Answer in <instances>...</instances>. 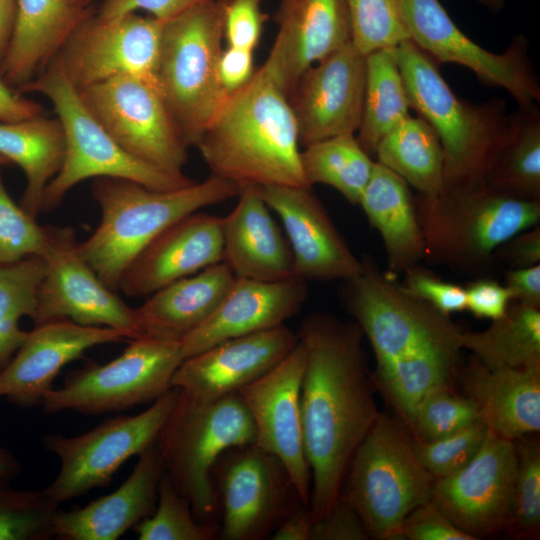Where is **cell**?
I'll return each instance as SVG.
<instances>
[{
	"instance_id": "obj_38",
	"label": "cell",
	"mask_w": 540,
	"mask_h": 540,
	"mask_svg": "<svg viewBox=\"0 0 540 540\" xmlns=\"http://www.w3.org/2000/svg\"><path fill=\"white\" fill-rule=\"evenodd\" d=\"M300 161L310 187L331 186L352 205H358L375 164L352 133L305 146Z\"/></svg>"
},
{
	"instance_id": "obj_62",
	"label": "cell",
	"mask_w": 540,
	"mask_h": 540,
	"mask_svg": "<svg viewBox=\"0 0 540 540\" xmlns=\"http://www.w3.org/2000/svg\"><path fill=\"white\" fill-rule=\"evenodd\" d=\"M10 164H11V162L7 158L0 155V167L1 168L9 166Z\"/></svg>"
},
{
	"instance_id": "obj_31",
	"label": "cell",
	"mask_w": 540,
	"mask_h": 540,
	"mask_svg": "<svg viewBox=\"0 0 540 540\" xmlns=\"http://www.w3.org/2000/svg\"><path fill=\"white\" fill-rule=\"evenodd\" d=\"M235 279L221 261L160 288L135 308L141 335L181 342L214 313Z\"/></svg>"
},
{
	"instance_id": "obj_61",
	"label": "cell",
	"mask_w": 540,
	"mask_h": 540,
	"mask_svg": "<svg viewBox=\"0 0 540 540\" xmlns=\"http://www.w3.org/2000/svg\"><path fill=\"white\" fill-rule=\"evenodd\" d=\"M94 0H70L72 5L77 8L85 9L86 6Z\"/></svg>"
},
{
	"instance_id": "obj_40",
	"label": "cell",
	"mask_w": 540,
	"mask_h": 540,
	"mask_svg": "<svg viewBox=\"0 0 540 540\" xmlns=\"http://www.w3.org/2000/svg\"><path fill=\"white\" fill-rule=\"evenodd\" d=\"M351 43L363 55L410 40L404 0H346Z\"/></svg>"
},
{
	"instance_id": "obj_59",
	"label": "cell",
	"mask_w": 540,
	"mask_h": 540,
	"mask_svg": "<svg viewBox=\"0 0 540 540\" xmlns=\"http://www.w3.org/2000/svg\"><path fill=\"white\" fill-rule=\"evenodd\" d=\"M22 472L19 459L7 448L0 445V482H11Z\"/></svg>"
},
{
	"instance_id": "obj_33",
	"label": "cell",
	"mask_w": 540,
	"mask_h": 540,
	"mask_svg": "<svg viewBox=\"0 0 540 540\" xmlns=\"http://www.w3.org/2000/svg\"><path fill=\"white\" fill-rule=\"evenodd\" d=\"M65 137L58 118L39 116L18 122H0V155L18 165L26 179L20 206L37 217L43 193L61 168Z\"/></svg>"
},
{
	"instance_id": "obj_17",
	"label": "cell",
	"mask_w": 540,
	"mask_h": 540,
	"mask_svg": "<svg viewBox=\"0 0 540 540\" xmlns=\"http://www.w3.org/2000/svg\"><path fill=\"white\" fill-rule=\"evenodd\" d=\"M217 463L221 539H264L303 504L282 462L255 444L230 448Z\"/></svg>"
},
{
	"instance_id": "obj_9",
	"label": "cell",
	"mask_w": 540,
	"mask_h": 540,
	"mask_svg": "<svg viewBox=\"0 0 540 540\" xmlns=\"http://www.w3.org/2000/svg\"><path fill=\"white\" fill-rule=\"evenodd\" d=\"M19 92L46 96L64 131V159L44 190L41 212L57 209L74 186L89 178L126 179L155 190H174L195 182L184 173L164 171L126 152L90 113L77 89L53 62Z\"/></svg>"
},
{
	"instance_id": "obj_36",
	"label": "cell",
	"mask_w": 540,
	"mask_h": 540,
	"mask_svg": "<svg viewBox=\"0 0 540 540\" xmlns=\"http://www.w3.org/2000/svg\"><path fill=\"white\" fill-rule=\"evenodd\" d=\"M409 109L396 47L366 55L363 116L356 137L361 147L374 155L379 142L410 115Z\"/></svg>"
},
{
	"instance_id": "obj_6",
	"label": "cell",
	"mask_w": 540,
	"mask_h": 540,
	"mask_svg": "<svg viewBox=\"0 0 540 540\" xmlns=\"http://www.w3.org/2000/svg\"><path fill=\"white\" fill-rule=\"evenodd\" d=\"M415 207L424 260L467 275L489 271L502 243L540 224V200L509 196L486 183L419 194Z\"/></svg>"
},
{
	"instance_id": "obj_25",
	"label": "cell",
	"mask_w": 540,
	"mask_h": 540,
	"mask_svg": "<svg viewBox=\"0 0 540 540\" xmlns=\"http://www.w3.org/2000/svg\"><path fill=\"white\" fill-rule=\"evenodd\" d=\"M223 261L222 217L196 211L159 233L121 277L119 291L131 298Z\"/></svg>"
},
{
	"instance_id": "obj_4",
	"label": "cell",
	"mask_w": 540,
	"mask_h": 540,
	"mask_svg": "<svg viewBox=\"0 0 540 540\" xmlns=\"http://www.w3.org/2000/svg\"><path fill=\"white\" fill-rule=\"evenodd\" d=\"M239 191L237 185L214 175L174 190H155L120 178H94L91 193L101 219L85 241L77 242L76 250L110 289L119 292L126 269L166 227Z\"/></svg>"
},
{
	"instance_id": "obj_12",
	"label": "cell",
	"mask_w": 540,
	"mask_h": 540,
	"mask_svg": "<svg viewBox=\"0 0 540 540\" xmlns=\"http://www.w3.org/2000/svg\"><path fill=\"white\" fill-rule=\"evenodd\" d=\"M179 396L170 388L136 415L106 418L93 429L74 437L45 434L42 444L54 454L60 469L43 490L56 504L78 498L110 484L119 468L132 456H139L157 442L159 434Z\"/></svg>"
},
{
	"instance_id": "obj_60",
	"label": "cell",
	"mask_w": 540,
	"mask_h": 540,
	"mask_svg": "<svg viewBox=\"0 0 540 540\" xmlns=\"http://www.w3.org/2000/svg\"><path fill=\"white\" fill-rule=\"evenodd\" d=\"M479 4L483 5L493 13H498L502 10L505 4V0H477Z\"/></svg>"
},
{
	"instance_id": "obj_45",
	"label": "cell",
	"mask_w": 540,
	"mask_h": 540,
	"mask_svg": "<svg viewBox=\"0 0 540 540\" xmlns=\"http://www.w3.org/2000/svg\"><path fill=\"white\" fill-rule=\"evenodd\" d=\"M37 217L10 197L0 167V264L30 256L45 257L53 237V226L40 225Z\"/></svg>"
},
{
	"instance_id": "obj_53",
	"label": "cell",
	"mask_w": 540,
	"mask_h": 540,
	"mask_svg": "<svg viewBox=\"0 0 540 540\" xmlns=\"http://www.w3.org/2000/svg\"><path fill=\"white\" fill-rule=\"evenodd\" d=\"M495 261H501L508 269L525 268L540 264V224L523 230L495 251Z\"/></svg>"
},
{
	"instance_id": "obj_26",
	"label": "cell",
	"mask_w": 540,
	"mask_h": 540,
	"mask_svg": "<svg viewBox=\"0 0 540 540\" xmlns=\"http://www.w3.org/2000/svg\"><path fill=\"white\" fill-rule=\"evenodd\" d=\"M307 282L235 279L214 313L181 342L183 358L222 341L284 325L306 301Z\"/></svg>"
},
{
	"instance_id": "obj_42",
	"label": "cell",
	"mask_w": 540,
	"mask_h": 540,
	"mask_svg": "<svg viewBox=\"0 0 540 540\" xmlns=\"http://www.w3.org/2000/svg\"><path fill=\"white\" fill-rule=\"evenodd\" d=\"M139 540H211L217 526L196 519L189 501L163 473L153 514L133 527Z\"/></svg>"
},
{
	"instance_id": "obj_2",
	"label": "cell",
	"mask_w": 540,
	"mask_h": 540,
	"mask_svg": "<svg viewBox=\"0 0 540 540\" xmlns=\"http://www.w3.org/2000/svg\"><path fill=\"white\" fill-rule=\"evenodd\" d=\"M362 260V270L343 281L341 302L371 345L376 362L372 383L410 433L422 397L452 385L463 329L409 293L397 275L369 258Z\"/></svg>"
},
{
	"instance_id": "obj_46",
	"label": "cell",
	"mask_w": 540,
	"mask_h": 540,
	"mask_svg": "<svg viewBox=\"0 0 540 540\" xmlns=\"http://www.w3.org/2000/svg\"><path fill=\"white\" fill-rule=\"evenodd\" d=\"M488 427L480 418L444 437L414 441L415 452L434 479L446 477L466 466L481 448Z\"/></svg>"
},
{
	"instance_id": "obj_24",
	"label": "cell",
	"mask_w": 540,
	"mask_h": 540,
	"mask_svg": "<svg viewBox=\"0 0 540 540\" xmlns=\"http://www.w3.org/2000/svg\"><path fill=\"white\" fill-rule=\"evenodd\" d=\"M276 22L262 67L287 97L308 68L351 42L346 0H280Z\"/></svg>"
},
{
	"instance_id": "obj_39",
	"label": "cell",
	"mask_w": 540,
	"mask_h": 540,
	"mask_svg": "<svg viewBox=\"0 0 540 540\" xmlns=\"http://www.w3.org/2000/svg\"><path fill=\"white\" fill-rule=\"evenodd\" d=\"M40 256L0 264V372L9 364L28 331L20 328L23 317L33 318L37 293L45 272Z\"/></svg>"
},
{
	"instance_id": "obj_21",
	"label": "cell",
	"mask_w": 540,
	"mask_h": 540,
	"mask_svg": "<svg viewBox=\"0 0 540 540\" xmlns=\"http://www.w3.org/2000/svg\"><path fill=\"white\" fill-rule=\"evenodd\" d=\"M261 193L280 218L289 243L294 278L346 281L363 268L311 188L265 186Z\"/></svg>"
},
{
	"instance_id": "obj_19",
	"label": "cell",
	"mask_w": 540,
	"mask_h": 540,
	"mask_svg": "<svg viewBox=\"0 0 540 540\" xmlns=\"http://www.w3.org/2000/svg\"><path fill=\"white\" fill-rule=\"evenodd\" d=\"M305 363L306 351L298 341L281 362L238 393L255 426V445L282 462L302 503L308 506L311 473L305 456L300 411Z\"/></svg>"
},
{
	"instance_id": "obj_37",
	"label": "cell",
	"mask_w": 540,
	"mask_h": 540,
	"mask_svg": "<svg viewBox=\"0 0 540 540\" xmlns=\"http://www.w3.org/2000/svg\"><path fill=\"white\" fill-rule=\"evenodd\" d=\"M506 141L486 178L493 189L523 200H540V110L518 107Z\"/></svg>"
},
{
	"instance_id": "obj_3",
	"label": "cell",
	"mask_w": 540,
	"mask_h": 540,
	"mask_svg": "<svg viewBox=\"0 0 540 540\" xmlns=\"http://www.w3.org/2000/svg\"><path fill=\"white\" fill-rule=\"evenodd\" d=\"M212 175L237 185L311 188L288 97L261 66L227 95L196 145Z\"/></svg>"
},
{
	"instance_id": "obj_58",
	"label": "cell",
	"mask_w": 540,
	"mask_h": 540,
	"mask_svg": "<svg viewBox=\"0 0 540 540\" xmlns=\"http://www.w3.org/2000/svg\"><path fill=\"white\" fill-rule=\"evenodd\" d=\"M17 14V0H0V65L11 40Z\"/></svg>"
},
{
	"instance_id": "obj_18",
	"label": "cell",
	"mask_w": 540,
	"mask_h": 540,
	"mask_svg": "<svg viewBox=\"0 0 540 540\" xmlns=\"http://www.w3.org/2000/svg\"><path fill=\"white\" fill-rule=\"evenodd\" d=\"M516 469L514 441L488 429L481 448L466 466L435 479L430 499L474 539L494 534L507 521Z\"/></svg>"
},
{
	"instance_id": "obj_32",
	"label": "cell",
	"mask_w": 540,
	"mask_h": 540,
	"mask_svg": "<svg viewBox=\"0 0 540 540\" xmlns=\"http://www.w3.org/2000/svg\"><path fill=\"white\" fill-rule=\"evenodd\" d=\"M358 205L380 234L388 272L399 275L424 260V240L409 185L375 161Z\"/></svg>"
},
{
	"instance_id": "obj_51",
	"label": "cell",
	"mask_w": 540,
	"mask_h": 540,
	"mask_svg": "<svg viewBox=\"0 0 540 540\" xmlns=\"http://www.w3.org/2000/svg\"><path fill=\"white\" fill-rule=\"evenodd\" d=\"M464 287L466 310L480 319L500 318L512 301L507 287L492 277H478Z\"/></svg>"
},
{
	"instance_id": "obj_43",
	"label": "cell",
	"mask_w": 540,
	"mask_h": 540,
	"mask_svg": "<svg viewBox=\"0 0 540 540\" xmlns=\"http://www.w3.org/2000/svg\"><path fill=\"white\" fill-rule=\"evenodd\" d=\"M517 469L504 529L515 538L538 535L540 528V446L538 440H514Z\"/></svg>"
},
{
	"instance_id": "obj_52",
	"label": "cell",
	"mask_w": 540,
	"mask_h": 540,
	"mask_svg": "<svg viewBox=\"0 0 540 540\" xmlns=\"http://www.w3.org/2000/svg\"><path fill=\"white\" fill-rule=\"evenodd\" d=\"M208 1L212 0H104L97 16L115 19L143 10L156 19L167 21Z\"/></svg>"
},
{
	"instance_id": "obj_15",
	"label": "cell",
	"mask_w": 540,
	"mask_h": 540,
	"mask_svg": "<svg viewBox=\"0 0 540 540\" xmlns=\"http://www.w3.org/2000/svg\"><path fill=\"white\" fill-rule=\"evenodd\" d=\"M404 10L410 39L435 61L468 68L482 85L505 89L518 107L539 102L540 83L523 35L498 54L465 35L438 0H404Z\"/></svg>"
},
{
	"instance_id": "obj_54",
	"label": "cell",
	"mask_w": 540,
	"mask_h": 540,
	"mask_svg": "<svg viewBox=\"0 0 540 540\" xmlns=\"http://www.w3.org/2000/svg\"><path fill=\"white\" fill-rule=\"evenodd\" d=\"M251 50L227 46L218 60V79L227 95L243 87L253 76L254 58Z\"/></svg>"
},
{
	"instance_id": "obj_57",
	"label": "cell",
	"mask_w": 540,
	"mask_h": 540,
	"mask_svg": "<svg viewBox=\"0 0 540 540\" xmlns=\"http://www.w3.org/2000/svg\"><path fill=\"white\" fill-rule=\"evenodd\" d=\"M313 519L307 505L294 508L271 534L273 540H311Z\"/></svg>"
},
{
	"instance_id": "obj_22",
	"label": "cell",
	"mask_w": 540,
	"mask_h": 540,
	"mask_svg": "<svg viewBox=\"0 0 540 540\" xmlns=\"http://www.w3.org/2000/svg\"><path fill=\"white\" fill-rule=\"evenodd\" d=\"M126 337L108 327L82 326L68 319L37 324L0 372V398L21 408L42 406L60 371L88 349Z\"/></svg>"
},
{
	"instance_id": "obj_14",
	"label": "cell",
	"mask_w": 540,
	"mask_h": 540,
	"mask_svg": "<svg viewBox=\"0 0 540 540\" xmlns=\"http://www.w3.org/2000/svg\"><path fill=\"white\" fill-rule=\"evenodd\" d=\"M164 21L135 13L86 17L53 59L67 80L84 88L129 76L155 86Z\"/></svg>"
},
{
	"instance_id": "obj_13",
	"label": "cell",
	"mask_w": 540,
	"mask_h": 540,
	"mask_svg": "<svg viewBox=\"0 0 540 540\" xmlns=\"http://www.w3.org/2000/svg\"><path fill=\"white\" fill-rule=\"evenodd\" d=\"M95 119L130 155L171 173H183L189 148L159 90L122 76L77 89Z\"/></svg>"
},
{
	"instance_id": "obj_48",
	"label": "cell",
	"mask_w": 540,
	"mask_h": 540,
	"mask_svg": "<svg viewBox=\"0 0 540 540\" xmlns=\"http://www.w3.org/2000/svg\"><path fill=\"white\" fill-rule=\"evenodd\" d=\"M266 16L260 0H229L223 2V35L227 46L254 51L264 27Z\"/></svg>"
},
{
	"instance_id": "obj_41",
	"label": "cell",
	"mask_w": 540,
	"mask_h": 540,
	"mask_svg": "<svg viewBox=\"0 0 540 540\" xmlns=\"http://www.w3.org/2000/svg\"><path fill=\"white\" fill-rule=\"evenodd\" d=\"M58 509L44 490L16 489L0 482V540L55 538Z\"/></svg>"
},
{
	"instance_id": "obj_5",
	"label": "cell",
	"mask_w": 540,
	"mask_h": 540,
	"mask_svg": "<svg viewBox=\"0 0 540 540\" xmlns=\"http://www.w3.org/2000/svg\"><path fill=\"white\" fill-rule=\"evenodd\" d=\"M410 109L436 132L444 152L443 188L485 184L514 116L506 102L493 98L474 104L459 98L437 62L411 39L396 47Z\"/></svg>"
},
{
	"instance_id": "obj_7",
	"label": "cell",
	"mask_w": 540,
	"mask_h": 540,
	"mask_svg": "<svg viewBox=\"0 0 540 540\" xmlns=\"http://www.w3.org/2000/svg\"><path fill=\"white\" fill-rule=\"evenodd\" d=\"M255 440L253 420L238 392L204 401L179 389L156 446L164 473L189 501L196 519L212 523L218 505L212 475L217 461L230 448Z\"/></svg>"
},
{
	"instance_id": "obj_23",
	"label": "cell",
	"mask_w": 540,
	"mask_h": 540,
	"mask_svg": "<svg viewBox=\"0 0 540 540\" xmlns=\"http://www.w3.org/2000/svg\"><path fill=\"white\" fill-rule=\"evenodd\" d=\"M284 325L222 341L184 359L171 385L198 400L238 392L281 362L297 345Z\"/></svg>"
},
{
	"instance_id": "obj_16",
	"label": "cell",
	"mask_w": 540,
	"mask_h": 540,
	"mask_svg": "<svg viewBox=\"0 0 540 540\" xmlns=\"http://www.w3.org/2000/svg\"><path fill=\"white\" fill-rule=\"evenodd\" d=\"M76 244L73 228L53 226L31 319L34 325L68 319L82 326L115 329L130 340L142 336L135 308L98 277L79 256Z\"/></svg>"
},
{
	"instance_id": "obj_30",
	"label": "cell",
	"mask_w": 540,
	"mask_h": 540,
	"mask_svg": "<svg viewBox=\"0 0 540 540\" xmlns=\"http://www.w3.org/2000/svg\"><path fill=\"white\" fill-rule=\"evenodd\" d=\"M86 17V10L70 0H17L15 25L0 65V78L19 92L48 67Z\"/></svg>"
},
{
	"instance_id": "obj_1",
	"label": "cell",
	"mask_w": 540,
	"mask_h": 540,
	"mask_svg": "<svg viewBox=\"0 0 540 540\" xmlns=\"http://www.w3.org/2000/svg\"><path fill=\"white\" fill-rule=\"evenodd\" d=\"M306 351L300 411L305 456L311 473L313 521L338 500L355 450L378 411L354 321L330 313L306 316L297 331Z\"/></svg>"
},
{
	"instance_id": "obj_20",
	"label": "cell",
	"mask_w": 540,
	"mask_h": 540,
	"mask_svg": "<svg viewBox=\"0 0 540 540\" xmlns=\"http://www.w3.org/2000/svg\"><path fill=\"white\" fill-rule=\"evenodd\" d=\"M366 56L349 42L308 68L288 97L303 147L358 131Z\"/></svg>"
},
{
	"instance_id": "obj_34",
	"label": "cell",
	"mask_w": 540,
	"mask_h": 540,
	"mask_svg": "<svg viewBox=\"0 0 540 540\" xmlns=\"http://www.w3.org/2000/svg\"><path fill=\"white\" fill-rule=\"evenodd\" d=\"M377 162L400 176L419 194L431 196L444 185V152L434 129L409 115L378 144Z\"/></svg>"
},
{
	"instance_id": "obj_50",
	"label": "cell",
	"mask_w": 540,
	"mask_h": 540,
	"mask_svg": "<svg viewBox=\"0 0 540 540\" xmlns=\"http://www.w3.org/2000/svg\"><path fill=\"white\" fill-rule=\"evenodd\" d=\"M369 538L358 512L342 494L326 515L313 521L311 540H366Z\"/></svg>"
},
{
	"instance_id": "obj_47",
	"label": "cell",
	"mask_w": 540,
	"mask_h": 540,
	"mask_svg": "<svg viewBox=\"0 0 540 540\" xmlns=\"http://www.w3.org/2000/svg\"><path fill=\"white\" fill-rule=\"evenodd\" d=\"M404 288L443 314L466 310L465 287L443 280L431 270L418 264L404 273Z\"/></svg>"
},
{
	"instance_id": "obj_35",
	"label": "cell",
	"mask_w": 540,
	"mask_h": 540,
	"mask_svg": "<svg viewBox=\"0 0 540 540\" xmlns=\"http://www.w3.org/2000/svg\"><path fill=\"white\" fill-rule=\"evenodd\" d=\"M461 347L488 368L540 366V308L511 301L481 331H464Z\"/></svg>"
},
{
	"instance_id": "obj_8",
	"label": "cell",
	"mask_w": 540,
	"mask_h": 540,
	"mask_svg": "<svg viewBox=\"0 0 540 540\" xmlns=\"http://www.w3.org/2000/svg\"><path fill=\"white\" fill-rule=\"evenodd\" d=\"M345 478L341 494L377 540H401L404 519L430 500L435 481L407 429L381 412L355 450Z\"/></svg>"
},
{
	"instance_id": "obj_56",
	"label": "cell",
	"mask_w": 540,
	"mask_h": 540,
	"mask_svg": "<svg viewBox=\"0 0 540 540\" xmlns=\"http://www.w3.org/2000/svg\"><path fill=\"white\" fill-rule=\"evenodd\" d=\"M41 104L23 96L0 78V122H18L42 116Z\"/></svg>"
},
{
	"instance_id": "obj_29",
	"label": "cell",
	"mask_w": 540,
	"mask_h": 540,
	"mask_svg": "<svg viewBox=\"0 0 540 540\" xmlns=\"http://www.w3.org/2000/svg\"><path fill=\"white\" fill-rule=\"evenodd\" d=\"M457 374L489 430L513 441L539 432L540 366L488 368L472 356Z\"/></svg>"
},
{
	"instance_id": "obj_28",
	"label": "cell",
	"mask_w": 540,
	"mask_h": 540,
	"mask_svg": "<svg viewBox=\"0 0 540 540\" xmlns=\"http://www.w3.org/2000/svg\"><path fill=\"white\" fill-rule=\"evenodd\" d=\"M237 196L235 207L222 217L223 261L237 278L268 282L294 278L289 243L261 187H243Z\"/></svg>"
},
{
	"instance_id": "obj_27",
	"label": "cell",
	"mask_w": 540,
	"mask_h": 540,
	"mask_svg": "<svg viewBox=\"0 0 540 540\" xmlns=\"http://www.w3.org/2000/svg\"><path fill=\"white\" fill-rule=\"evenodd\" d=\"M164 473L156 444L141 455L127 479L112 493L83 507L59 510L54 535L61 540H117L155 511Z\"/></svg>"
},
{
	"instance_id": "obj_44",
	"label": "cell",
	"mask_w": 540,
	"mask_h": 540,
	"mask_svg": "<svg viewBox=\"0 0 540 540\" xmlns=\"http://www.w3.org/2000/svg\"><path fill=\"white\" fill-rule=\"evenodd\" d=\"M480 419L475 403L456 394L452 385L437 387L419 401L410 436L414 441L435 440L461 430Z\"/></svg>"
},
{
	"instance_id": "obj_55",
	"label": "cell",
	"mask_w": 540,
	"mask_h": 540,
	"mask_svg": "<svg viewBox=\"0 0 540 540\" xmlns=\"http://www.w3.org/2000/svg\"><path fill=\"white\" fill-rule=\"evenodd\" d=\"M504 285L512 301L540 308V264L507 269Z\"/></svg>"
},
{
	"instance_id": "obj_10",
	"label": "cell",
	"mask_w": 540,
	"mask_h": 540,
	"mask_svg": "<svg viewBox=\"0 0 540 540\" xmlns=\"http://www.w3.org/2000/svg\"><path fill=\"white\" fill-rule=\"evenodd\" d=\"M223 2H205L163 25L156 83L188 147L197 145L227 97L217 73Z\"/></svg>"
},
{
	"instance_id": "obj_11",
	"label": "cell",
	"mask_w": 540,
	"mask_h": 540,
	"mask_svg": "<svg viewBox=\"0 0 540 540\" xmlns=\"http://www.w3.org/2000/svg\"><path fill=\"white\" fill-rule=\"evenodd\" d=\"M183 360L180 342L142 335L108 363L69 372L60 388L45 395L42 408L50 414L73 411L88 416L153 402L172 388Z\"/></svg>"
},
{
	"instance_id": "obj_49",
	"label": "cell",
	"mask_w": 540,
	"mask_h": 540,
	"mask_svg": "<svg viewBox=\"0 0 540 540\" xmlns=\"http://www.w3.org/2000/svg\"><path fill=\"white\" fill-rule=\"evenodd\" d=\"M401 540H475L458 529L431 499L404 519Z\"/></svg>"
}]
</instances>
